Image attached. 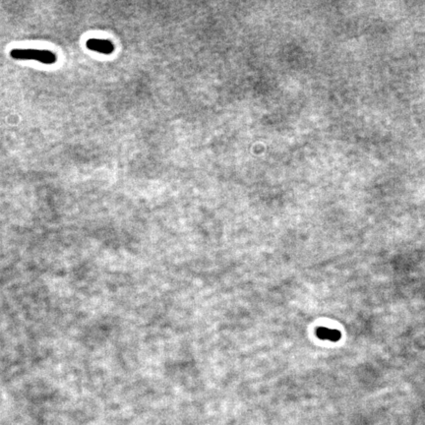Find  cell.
I'll return each mask as SVG.
<instances>
[{
  "mask_svg": "<svg viewBox=\"0 0 425 425\" xmlns=\"http://www.w3.org/2000/svg\"><path fill=\"white\" fill-rule=\"evenodd\" d=\"M9 54L15 60H35L44 65H53L57 62L56 53L47 49L13 48Z\"/></svg>",
  "mask_w": 425,
  "mask_h": 425,
  "instance_id": "6da1fadb",
  "label": "cell"
},
{
  "mask_svg": "<svg viewBox=\"0 0 425 425\" xmlns=\"http://www.w3.org/2000/svg\"><path fill=\"white\" fill-rule=\"evenodd\" d=\"M86 47L89 50L95 51L103 55H110L115 50V45L112 40L107 38L91 37L86 41Z\"/></svg>",
  "mask_w": 425,
  "mask_h": 425,
  "instance_id": "7a4b0ae2",
  "label": "cell"
},
{
  "mask_svg": "<svg viewBox=\"0 0 425 425\" xmlns=\"http://www.w3.org/2000/svg\"><path fill=\"white\" fill-rule=\"evenodd\" d=\"M317 335L321 339L337 341L340 338V333L337 330H333L329 328H319L317 330Z\"/></svg>",
  "mask_w": 425,
  "mask_h": 425,
  "instance_id": "3957f363",
  "label": "cell"
}]
</instances>
